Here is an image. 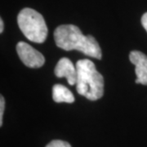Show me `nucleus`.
<instances>
[{
    "label": "nucleus",
    "mask_w": 147,
    "mask_h": 147,
    "mask_svg": "<svg viewBox=\"0 0 147 147\" xmlns=\"http://www.w3.org/2000/svg\"><path fill=\"white\" fill-rule=\"evenodd\" d=\"M54 38L57 46L63 50H77L98 60L102 57L101 49L96 38L92 35H84L76 26H59L55 30Z\"/></svg>",
    "instance_id": "obj_1"
},
{
    "label": "nucleus",
    "mask_w": 147,
    "mask_h": 147,
    "mask_svg": "<svg viewBox=\"0 0 147 147\" xmlns=\"http://www.w3.org/2000/svg\"><path fill=\"white\" fill-rule=\"evenodd\" d=\"M3 26H4V25H3V19L1 18V19H0V33H3Z\"/></svg>",
    "instance_id": "obj_11"
},
{
    "label": "nucleus",
    "mask_w": 147,
    "mask_h": 147,
    "mask_svg": "<svg viewBox=\"0 0 147 147\" xmlns=\"http://www.w3.org/2000/svg\"><path fill=\"white\" fill-rule=\"evenodd\" d=\"M16 52L21 61L30 68H39L45 62V58L42 53L26 42H18L16 45Z\"/></svg>",
    "instance_id": "obj_4"
},
{
    "label": "nucleus",
    "mask_w": 147,
    "mask_h": 147,
    "mask_svg": "<svg viewBox=\"0 0 147 147\" xmlns=\"http://www.w3.org/2000/svg\"><path fill=\"white\" fill-rule=\"evenodd\" d=\"M46 147H71L68 142L61 141V140H54L49 144H47Z\"/></svg>",
    "instance_id": "obj_8"
},
{
    "label": "nucleus",
    "mask_w": 147,
    "mask_h": 147,
    "mask_svg": "<svg viewBox=\"0 0 147 147\" xmlns=\"http://www.w3.org/2000/svg\"><path fill=\"white\" fill-rule=\"evenodd\" d=\"M76 89L78 93L91 100L100 99L104 93V79L95 64L88 59L77 61Z\"/></svg>",
    "instance_id": "obj_2"
},
{
    "label": "nucleus",
    "mask_w": 147,
    "mask_h": 147,
    "mask_svg": "<svg viewBox=\"0 0 147 147\" xmlns=\"http://www.w3.org/2000/svg\"><path fill=\"white\" fill-rule=\"evenodd\" d=\"M142 24L147 32V12H146L142 17Z\"/></svg>",
    "instance_id": "obj_10"
},
{
    "label": "nucleus",
    "mask_w": 147,
    "mask_h": 147,
    "mask_svg": "<svg viewBox=\"0 0 147 147\" xmlns=\"http://www.w3.org/2000/svg\"><path fill=\"white\" fill-rule=\"evenodd\" d=\"M17 23L21 32L29 40L42 43L47 37V27L44 18L37 11L24 8L17 16Z\"/></svg>",
    "instance_id": "obj_3"
},
{
    "label": "nucleus",
    "mask_w": 147,
    "mask_h": 147,
    "mask_svg": "<svg viewBox=\"0 0 147 147\" xmlns=\"http://www.w3.org/2000/svg\"><path fill=\"white\" fill-rule=\"evenodd\" d=\"M129 59L135 65L137 74L136 83L147 85V56L139 51H132L129 54Z\"/></svg>",
    "instance_id": "obj_5"
},
{
    "label": "nucleus",
    "mask_w": 147,
    "mask_h": 147,
    "mask_svg": "<svg viewBox=\"0 0 147 147\" xmlns=\"http://www.w3.org/2000/svg\"><path fill=\"white\" fill-rule=\"evenodd\" d=\"M55 74L58 78H66L69 85L73 86L77 81L76 66L74 65L69 58L63 57L59 60L55 67Z\"/></svg>",
    "instance_id": "obj_6"
},
{
    "label": "nucleus",
    "mask_w": 147,
    "mask_h": 147,
    "mask_svg": "<svg viewBox=\"0 0 147 147\" xmlns=\"http://www.w3.org/2000/svg\"><path fill=\"white\" fill-rule=\"evenodd\" d=\"M5 108V100L3 96L0 97V126L3 125V111Z\"/></svg>",
    "instance_id": "obj_9"
},
{
    "label": "nucleus",
    "mask_w": 147,
    "mask_h": 147,
    "mask_svg": "<svg viewBox=\"0 0 147 147\" xmlns=\"http://www.w3.org/2000/svg\"><path fill=\"white\" fill-rule=\"evenodd\" d=\"M53 97L55 102L61 103H73L74 101V96L69 90L61 84H56L53 86Z\"/></svg>",
    "instance_id": "obj_7"
}]
</instances>
